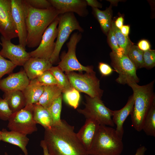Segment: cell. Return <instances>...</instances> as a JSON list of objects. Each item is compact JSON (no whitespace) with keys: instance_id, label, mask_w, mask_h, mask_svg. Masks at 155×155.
<instances>
[{"instance_id":"1","label":"cell","mask_w":155,"mask_h":155,"mask_svg":"<svg viewBox=\"0 0 155 155\" xmlns=\"http://www.w3.org/2000/svg\"><path fill=\"white\" fill-rule=\"evenodd\" d=\"M43 140L49 155H89L74 126L63 120L59 125L45 129Z\"/></svg>"},{"instance_id":"2","label":"cell","mask_w":155,"mask_h":155,"mask_svg":"<svg viewBox=\"0 0 155 155\" xmlns=\"http://www.w3.org/2000/svg\"><path fill=\"white\" fill-rule=\"evenodd\" d=\"M27 32L26 46L37 47L46 30L59 15L53 6L45 9L34 8L24 0Z\"/></svg>"},{"instance_id":"3","label":"cell","mask_w":155,"mask_h":155,"mask_svg":"<svg viewBox=\"0 0 155 155\" xmlns=\"http://www.w3.org/2000/svg\"><path fill=\"white\" fill-rule=\"evenodd\" d=\"M154 80L143 86L129 81L127 84L133 91L134 104L131 115L133 127L138 131L142 130L144 121L149 110L155 102Z\"/></svg>"},{"instance_id":"4","label":"cell","mask_w":155,"mask_h":155,"mask_svg":"<svg viewBox=\"0 0 155 155\" xmlns=\"http://www.w3.org/2000/svg\"><path fill=\"white\" fill-rule=\"evenodd\" d=\"M123 149L122 139L115 129L100 125L92 145L87 151L89 155H120Z\"/></svg>"},{"instance_id":"5","label":"cell","mask_w":155,"mask_h":155,"mask_svg":"<svg viewBox=\"0 0 155 155\" xmlns=\"http://www.w3.org/2000/svg\"><path fill=\"white\" fill-rule=\"evenodd\" d=\"M57 34L54 51L49 59L53 64L59 60V54L64 43L75 30L82 33L84 30L80 24L74 13L68 12L59 15Z\"/></svg>"},{"instance_id":"6","label":"cell","mask_w":155,"mask_h":155,"mask_svg":"<svg viewBox=\"0 0 155 155\" xmlns=\"http://www.w3.org/2000/svg\"><path fill=\"white\" fill-rule=\"evenodd\" d=\"M65 74L71 86L78 91L101 99L103 91L100 88V80L94 71L84 74L73 71Z\"/></svg>"},{"instance_id":"7","label":"cell","mask_w":155,"mask_h":155,"mask_svg":"<svg viewBox=\"0 0 155 155\" xmlns=\"http://www.w3.org/2000/svg\"><path fill=\"white\" fill-rule=\"evenodd\" d=\"M85 107L78 109L77 111L83 115L86 119H92L97 121L100 125L114 127L112 119L113 111L106 107L101 99L85 96Z\"/></svg>"},{"instance_id":"8","label":"cell","mask_w":155,"mask_h":155,"mask_svg":"<svg viewBox=\"0 0 155 155\" xmlns=\"http://www.w3.org/2000/svg\"><path fill=\"white\" fill-rule=\"evenodd\" d=\"M81 33L74 32L71 35L69 41L67 43L68 51L63 52L61 57V61L57 66L65 73L76 71L81 72H90L94 71L92 66H84L78 61L76 55L77 45L82 38Z\"/></svg>"},{"instance_id":"9","label":"cell","mask_w":155,"mask_h":155,"mask_svg":"<svg viewBox=\"0 0 155 155\" xmlns=\"http://www.w3.org/2000/svg\"><path fill=\"white\" fill-rule=\"evenodd\" d=\"M33 104H28L21 110L13 113L8 120L7 127L10 131L27 136L36 131V124L33 119Z\"/></svg>"},{"instance_id":"10","label":"cell","mask_w":155,"mask_h":155,"mask_svg":"<svg viewBox=\"0 0 155 155\" xmlns=\"http://www.w3.org/2000/svg\"><path fill=\"white\" fill-rule=\"evenodd\" d=\"M111 65L119 74L116 81L125 85L131 81L137 83L140 80L136 74L137 69L127 55H118L112 52L110 54Z\"/></svg>"},{"instance_id":"11","label":"cell","mask_w":155,"mask_h":155,"mask_svg":"<svg viewBox=\"0 0 155 155\" xmlns=\"http://www.w3.org/2000/svg\"><path fill=\"white\" fill-rule=\"evenodd\" d=\"M58 16L46 30L38 47L34 51L29 52L31 57L49 60L55 47L54 41L57 36Z\"/></svg>"},{"instance_id":"12","label":"cell","mask_w":155,"mask_h":155,"mask_svg":"<svg viewBox=\"0 0 155 155\" xmlns=\"http://www.w3.org/2000/svg\"><path fill=\"white\" fill-rule=\"evenodd\" d=\"M0 34L7 40L18 36L12 14L11 0H0Z\"/></svg>"},{"instance_id":"13","label":"cell","mask_w":155,"mask_h":155,"mask_svg":"<svg viewBox=\"0 0 155 155\" xmlns=\"http://www.w3.org/2000/svg\"><path fill=\"white\" fill-rule=\"evenodd\" d=\"M0 39L2 48L0 55L9 59L16 66H23L31 57L29 53L22 45L15 44L11 40H6L2 36Z\"/></svg>"},{"instance_id":"14","label":"cell","mask_w":155,"mask_h":155,"mask_svg":"<svg viewBox=\"0 0 155 155\" xmlns=\"http://www.w3.org/2000/svg\"><path fill=\"white\" fill-rule=\"evenodd\" d=\"M11 12L18 32L19 44L26 49L27 32L24 0H11Z\"/></svg>"},{"instance_id":"15","label":"cell","mask_w":155,"mask_h":155,"mask_svg":"<svg viewBox=\"0 0 155 155\" xmlns=\"http://www.w3.org/2000/svg\"><path fill=\"white\" fill-rule=\"evenodd\" d=\"M58 15L68 12L75 13L85 17L88 14L87 4L84 0H48Z\"/></svg>"},{"instance_id":"16","label":"cell","mask_w":155,"mask_h":155,"mask_svg":"<svg viewBox=\"0 0 155 155\" xmlns=\"http://www.w3.org/2000/svg\"><path fill=\"white\" fill-rule=\"evenodd\" d=\"M30 80L24 69L10 74L0 80V90L5 92L22 91L29 84Z\"/></svg>"},{"instance_id":"17","label":"cell","mask_w":155,"mask_h":155,"mask_svg":"<svg viewBox=\"0 0 155 155\" xmlns=\"http://www.w3.org/2000/svg\"><path fill=\"white\" fill-rule=\"evenodd\" d=\"M24 70L30 80L36 78L52 66L49 60L31 57L23 66Z\"/></svg>"},{"instance_id":"18","label":"cell","mask_w":155,"mask_h":155,"mask_svg":"<svg viewBox=\"0 0 155 155\" xmlns=\"http://www.w3.org/2000/svg\"><path fill=\"white\" fill-rule=\"evenodd\" d=\"M100 125L94 119H86L84 124L76 133L87 151L90 148Z\"/></svg>"},{"instance_id":"19","label":"cell","mask_w":155,"mask_h":155,"mask_svg":"<svg viewBox=\"0 0 155 155\" xmlns=\"http://www.w3.org/2000/svg\"><path fill=\"white\" fill-rule=\"evenodd\" d=\"M134 104V98L132 94L129 97L127 103L122 108L118 110L113 111L112 121L116 126V131L121 139L124 132L123 124L128 116L131 115Z\"/></svg>"},{"instance_id":"20","label":"cell","mask_w":155,"mask_h":155,"mask_svg":"<svg viewBox=\"0 0 155 155\" xmlns=\"http://www.w3.org/2000/svg\"><path fill=\"white\" fill-rule=\"evenodd\" d=\"M1 131V141L16 146L22 150L24 155H28L26 146L29 139L27 136L14 131H8L3 129Z\"/></svg>"},{"instance_id":"21","label":"cell","mask_w":155,"mask_h":155,"mask_svg":"<svg viewBox=\"0 0 155 155\" xmlns=\"http://www.w3.org/2000/svg\"><path fill=\"white\" fill-rule=\"evenodd\" d=\"M44 90V86L40 85L36 79L30 80L28 85L22 91L26 105L34 104L38 101Z\"/></svg>"},{"instance_id":"22","label":"cell","mask_w":155,"mask_h":155,"mask_svg":"<svg viewBox=\"0 0 155 155\" xmlns=\"http://www.w3.org/2000/svg\"><path fill=\"white\" fill-rule=\"evenodd\" d=\"M3 97L13 113L21 110L26 106L25 99L21 91L5 92Z\"/></svg>"},{"instance_id":"23","label":"cell","mask_w":155,"mask_h":155,"mask_svg":"<svg viewBox=\"0 0 155 155\" xmlns=\"http://www.w3.org/2000/svg\"><path fill=\"white\" fill-rule=\"evenodd\" d=\"M62 92L61 89L57 85L44 86L43 92L36 104L48 108L53 102L62 94Z\"/></svg>"},{"instance_id":"24","label":"cell","mask_w":155,"mask_h":155,"mask_svg":"<svg viewBox=\"0 0 155 155\" xmlns=\"http://www.w3.org/2000/svg\"><path fill=\"white\" fill-rule=\"evenodd\" d=\"M112 7L111 4L104 10H101L96 8H92L93 13L98 22L102 31L106 35L111 28L113 21Z\"/></svg>"},{"instance_id":"25","label":"cell","mask_w":155,"mask_h":155,"mask_svg":"<svg viewBox=\"0 0 155 155\" xmlns=\"http://www.w3.org/2000/svg\"><path fill=\"white\" fill-rule=\"evenodd\" d=\"M33 105V119L37 124H39L44 129L49 128L53 126L52 117L48 108L37 104Z\"/></svg>"},{"instance_id":"26","label":"cell","mask_w":155,"mask_h":155,"mask_svg":"<svg viewBox=\"0 0 155 155\" xmlns=\"http://www.w3.org/2000/svg\"><path fill=\"white\" fill-rule=\"evenodd\" d=\"M111 28L114 32L119 46L123 54L127 55L131 47L133 45V43L128 36H126L123 35L120 29L116 27L113 21L112 22Z\"/></svg>"},{"instance_id":"27","label":"cell","mask_w":155,"mask_h":155,"mask_svg":"<svg viewBox=\"0 0 155 155\" xmlns=\"http://www.w3.org/2000/svg\"><path fill=\"white\" fill-rule=\"evenodd\" d=\"M49 70L55 77L57 82L58 86L61 88L63 93L73 88L66 75L64 74L58 66H52Z\"/></svg>"},{"instance_id":"28","label":"cell","mask_w":155,"mask_h":155,"mask_svg":"<svg viewBox=\"0 0 155 155\" xmlns=\"http://www.w3.org/2000/svg\"><path fill=\"white\" fill-rule=\"evenodd\" d=\"M142 130L146 135L155 137V102L149 110L144 119Z\"/></svg>"},{"instance_id":"29","label":"cell","mask_w":155,"mask_h":155,"mask_svg":"<svg viewBox=\"0 0 155 155\" xmlns=\"http://www.w3.org/2000/svg\"><path fill=\"white\" fill-rule=\"evenodd\" d=\"M143 53L144 52L140 50L137 45H133L131 47L127 55L137 69L144 67Z\"/></svg>"},{"instance_id":"30","label":"cell","mask_w":155,"mask_h":155,"mask_svg":"<svg viewBox=\"0 0 155 155\" xmlns=\"http://www.w3.org/2000/svg\"><path fill=\"white\" fill-rule=\"evenodd\" d=\"M62 99L63 96L61 94L53 102L48 108L52 117L53 126L59 125L61 123L60 115Z\"/></svg>"},{"instance_id":"31","label":"cell","mask_w":155,"mask_h":155,"mask_svg":"<svg viewBox=\"0 0 155 155\" xmlns=\"http://www.w3.org/2000/svg\"><path fill=\"white\" fill-rule=\"evenodd\" d=\"M63 93L65 102L74 108H77L80 99L79 92L73 87Z\"/></svg>"},{"instance_id":"32","label":"cell","mask_w":155,"mask_h":155,"mask_svg":"<svg viewBox=\"0 0 155 155\" xmlns=\"http://www.w3.org/2000/svg\"><path fill=\"white\" fill-rule=\"evenodd\" d=\"M35 79L37 82L42 86L58 85L55 78L49 70L45 71Z\"/></svg>"},{"instance_id":"33","label":"cell","mask_w":155,"mask_h":155,"mask_svg":"<svg viewBox=\"0 0 155 155\" xmlns=\"http://www.w3.org/2000/svg\"><path fill=\"white\" fill-rule=\"evenodd\" d=\"M16 66L0 55V80L5 74L11 73Z\"/></svg>"},{"instance_id":"34","label":"cell","mask_w":155,"mask_h":155,"mask_svg":"<svg viewBox=\"0 0 155 155\" xmlns=\"http://www.w3.org/2000/svg\"><path fill=\"white\" fill-rule=\"evenodd\" d=\"M107 36L108 42L112 50V52L118 55H121L123 54L122 50L118 45L114 32L111 28L109 31Z\"/></svg>"},{"instance_id":"35","label":"cell","mask_w":155,"mask_h":155,"mask_svg":"<svg viewBox=\"0 0 155 155\" xmlns=\"http://www.w3.org/2000/svg\"><path fill=\"white\" fill-rule=\"evenodd\" d=\"M144 67L151 69L155 66V50L150 49L144 52Z\"/></svg>"},{"instance_id":"36","label":"cell","mask_w":155,"mask_h":155,"mask_svg":"<svg viewBox=\"0 0 155 155\" xmlns=\"http://www.w3.org/2000/svg\"><path fill=\"white\" fill-rule=\"evenodd\" d=\"M12 113L7 101L0 97V119L8 120Z\"/></svg>"},{"instance_id":"37","label":"cell","mask_w":155,"mask_h":155,"mask_svg":"<svg viewBox=\"0 0 155 155\" xmlns=\"http://www.w3.org/2000/svg\"><path fill=\"white\" fill-rule=\"evenodd\" d=\"M26 1L30 6L36 9H45L52 6L48 0H26Z\"/></svg>"},{"instance_id":"38","label":"cell","mask_w":155,"mask_h":155,"mask_svg":"<svg viewBox=\"0 0 155 155\" xmlns=\"http://www.w3.org/2000/svg\"><path fill=\"white\" fill-rule=\"evenodd\" d=\"M98 68L101 74L103 76H106L110 75L113 71H115L108 64L104 62L99 63Z\"/></svg>"},{"instance_id":"39","label":"cell","mask_w":155,"mask_h":155,"mask_svg":"<svg viewBox=\"0 0 155 155\" xmlns=\"http://www.w3.org/2000/svg\"><path fill=\"white\" fill-rule=\"evenodd\" d=\"M137 46L138 48L143 52L146 51L150 49V45L149 42L145 39H142L140 40L137 44Z\"/></svg>"},{"instance_id":"40","label":"cell","mask_w":155,"mask_h":155,"mask_svg":"<svg viewBox=\"0 0 155 155\" xmlns=\"http://www.w3.org/2000/svg\"><path fill=\"white\" fill-rule=\"evenodd\" d=\"M87 5L91 6L92 8H101L102 4L96 0H86Z\"/></svg>"},{"instance_id":"41","label":"cell","mask_w":155,"mask_h":155,"mask_svg":"<svg viewBox=\"0 0 155 155\" xmlns=\"http://www.w3.org/2000/svg\"><path fill=\"white\" fill-rule=\"evenodd\" d=\"M124 20L123 17L122 16H120L118 17L114 22V23L116 27L120 29L123 25Z\"/></svg>"},{"instance_id":"42","label":"cell","mask_w":155,"mask_h":155,"mask_svg":"<svg viewBox=\"0 0 155 155\" xmlns=\"http://www.w3.org/2000/svg\"><path fill=\"white\" fill-rule=\"evenodd\" d=\"M121 33L126 36H128L130 30V26L129 25H123L120 29Z\"/></svg>"},{"instance_id":"43","label":"cell","mask_w":155,"mask_h":155,"mask_svg":"<svg viewBox=\"0 0 155 155\" xmlns=\"http://www.w3.org/2000/svg\"><path fill=\"white\" fill-rule=\"evenodd\" d=\"M147 150L145 146H141L137 149L135 155H145V153Z\"/></svg>"},{"instance_id":"44","label":"cell","mask_w":155,"mask_h":155,"mask_svg":"<svg viewBox=\"0 0 155 155\" xmlns=\"http://www.w3.org/2000/svg\"><path fill=\"white\" fill-rule=\"evenodd\" d=\"M40 145L43 149L44 155H49L46 145L43 140L41 141Z\"/></svg>"},{"instance_id":"45","label":"cell","mask_w":155,"mask_h":155,"mask_svg":"<svg viewBox=\"0 0 155 155\" xmlns=\"http://www.w3.org/2000/svg\"><path fill=\"white\" fill-rule=\"evenodd\" d=\"M108 1L110 2L111 4H113L114 5H117L119 1V0H108Z\"/></svg>"},{"instance_id":"46","label":"cell","mask_w":155,"mask_h":155,"mask_svg":"<svg viewBox=\"0 0 155 155\" xmlns=\"http://www.w3.org/2000/svg\"><path fill=\"white\" fill-rule=\"evenodd\" d=\"M1 141V131L0 130V141Z\"/></svg>"},{"instance_id":"47","label":"cell","mask_w":155,"mask_h":155,"mask_svg":"<svg viewBox=\"0 0 155 155\" xmlns=\"http://www.w3.org/2000/svg\"><path fill=\"white\" fill-rule=\"evenodd\" d=\"M4 155H8V154L6 152H5ZM19 155H22L21 154H20Z\"/></svg>"},{"instance_id":"48","label":"cell","mask_w":155,"mask_h":155,"mask_svg":"<svg viewBox=\"0 0 155 155\" xmlns=\"http://www.w3.org/2000/svg\"><path fill=\"white\" fill-rule=\"evenodd\" d=\"M1 42H0V44L1 45Z\"/></svg>"}]
</instances>
